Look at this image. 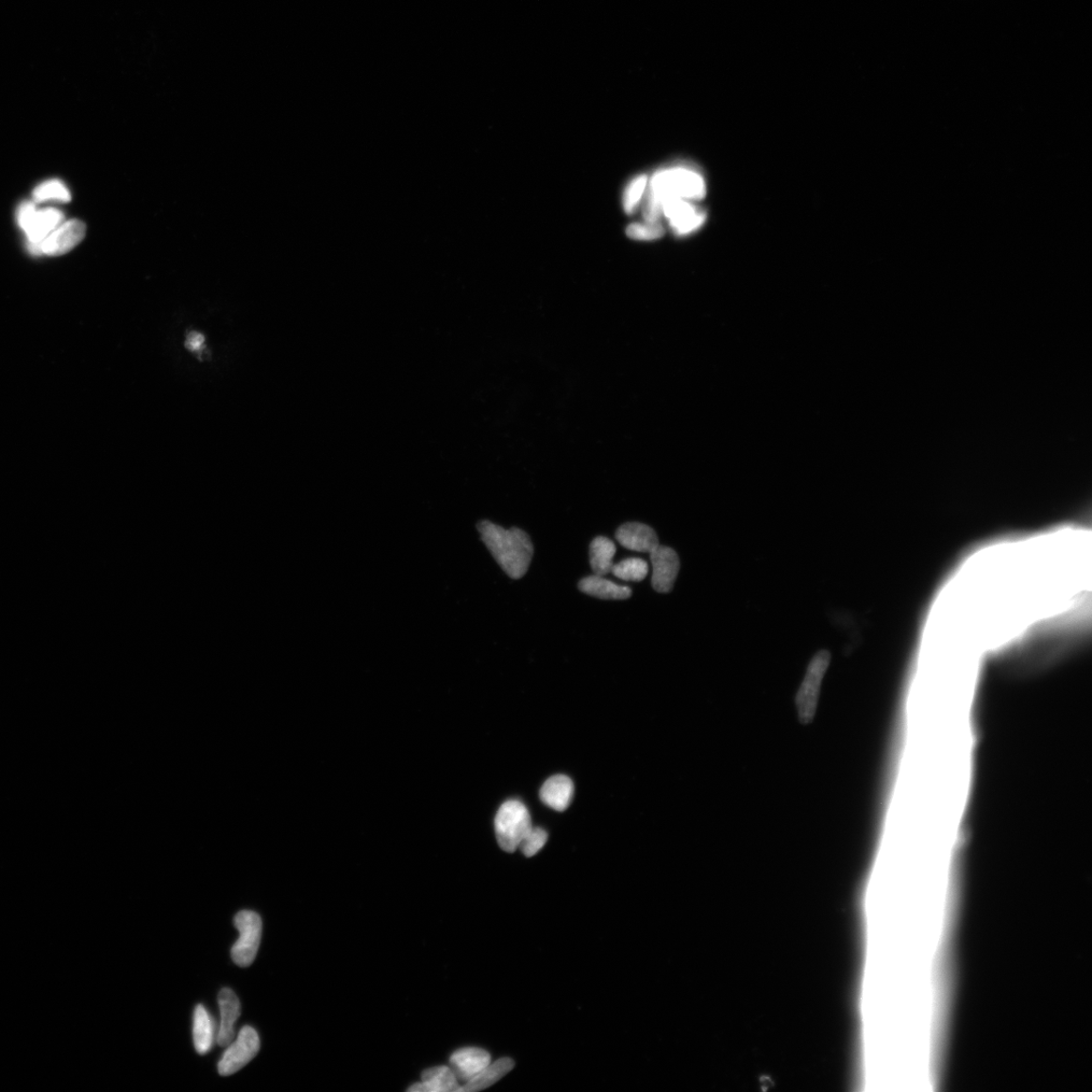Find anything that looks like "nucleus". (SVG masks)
Instances as JSON below:
<instances>
[{
	"instance_id": "nucleus-7",
	"label": "nucleus",
	"mask_w": 1092,
	"mask_h": 1092,
	"mask_svg": "<svg viewBox=\"0 0 1092 1092\" xmlns=\"http://www.w3.org/2000/svg\"><path fill=\"white\" fill-rule=\"evenodd\" d=\"M234 925L240 937L231 949V957L240 967H248L257 958L262 932V920L259 914L251 911L239 912Z\"/></svg>"
},
{
	"instance_id": "nucleus-9",
	"label": "nucleus",
	"mask_w": 1092,
	"mask_h": 1092,
	"mask_svg": "<svg viewBox=\"0 0 1092 1092\" xmlns=\"http://www.w3.org/2000/svg\"><path fill=\"white\" fill-rule=\"evenodd\" d=\"M662 214L677 236H687L697 232L706 220L705 211L697 203L680 198L664 201L662 205Z\"/></svg>"
},
{
	"instance_id": "nucleus-11",
	"label": "nucleus",
	"mask_w": 1092,
	"mask_h": 1092,
	"mask_svg": "<svg viewBox=\"0 0 1092 1092\" xmlns=\"http://www.w3.org/2000/svg\"><path fill=\"white\" fill-rule=\"evenodd\" d=\"M652 564L651 585L659 593L672 591L678 573L680 560L677 552L668 546H658L649 552Z\"/></svg>"
},
{
	"instance_id": "nucleus-17",
	"label": "nucleus",
	"mask_w": 1092,
	"mask_h": 1092,
	"mask_svg": "<svg viewBox=\"0 0 1092 1092\" xmlns=\"http://www.w3.org/2000/svg\"><path fill=\"white\" fill-rule=\"evenodd\" d=\"M579 589L593 597L603 600H626L632 591L628 586H619L602 576H590L580 580Z\"/></svg>"
},
{
	"instance_id": "nucleus-22",
	"label": "nucleus",
	"mask_w": 1092,
	"mask_h": 1092,
	"mask_svg": "<svg viewBox=\"0 0 1092 1092\" xmlns=\"http://www.w3.org/2000/svg\"><path fill=\"white\" fill-rule=\"evenodd\" d=\"M612 573L623 580L641 581L647 576L648 565L642 559L630 558L613 564Z\"/></svg>"
},
{
	"instance_id": "nucleus-19",
	"label": "nucleus",
	"mask_w": 1092,
	"mask_h": 1092,
	"mask_svg": "<svg viewBox=\"0 0 1092 1092\" xmlns=\"http://www.w3.org/2000/svg\"><path fill=\"white\" fill-rule=\"evenodd\" d=\"M616 546L604 536L596 537L590 546V563L595 575L606 576L613 571Z\"/></svg>"
},
{
	"instance_id": "nucleus-5",
	"label": "nucleus",
	"mask_w": 1092,
	"mask_h": 1092,
	"mask_svg": "<svg viewBox=\"0 0 1092 1092\" xmlns=\"http://www.w3.org/2000/svg\"><path fill=\"white\" fill-rule=\"evenodd\" d=\"M831 659V652L822 649L817 652L811 664H808L803 683L800 686L796 699L798 716L804 725L812 722L815 718L822 679H824L827 673Z\"/></svg>"
},
{
	"instance_id": "nucleus-26",
	"label": "nucleus",
	"mask_w": 1092,
	"mask_h": 1092,
	"mask_svg": "<svg viewBox=\"0 0 1092 1092\" xmlns=\"http://www.w3.org/2000/svg\"><path fill=\"white\" fill-rule=\"evenodd\" d=\"M186 346L193 352H201L205 346V336L200 332H191L187 336Z\"/></svg>"
},
{
	"instance_id": "nucleus-10",
	"label": "nucleus",
	"mask_w": 1092,
	"mask_h": 1092,
	"mask_svg": "<svg viewBox=\"0 0 1092 1092\" xmlns=\"http://www.w3.org/2000/svg\"><path fill=\"white\" fill-rule=\"evenodd\" d=\"M87 227L78 220L63 222L42 243L30 251L35 255L47 254L51 257L62 255L76 247L85 237Z\"/></svg>"
},
{
	"instance_id": "nucleus-1",
	"label": "nucleus",
	"mask_w": 1092,
	"mask_h": 1092,
	"mask_svg": "<svg viewBox=\"0 0 1092 1092\" xmlns=\"http://www.w3.org/2000/svg\"><path fill=\"white\" fill-rule=\"evenodd\" d=\"M1089 592L1090 535L1067 528L977 549L933 605L961 641L985 655L1083 622Z\"/></svg>"
},
{
	"instance_id": "nucleus-24",
	"label": "nucleus",
	"mask_w": 1092,
	"mask_h": 1092,
	"mask_svg": "<svg viewBox=\"0 0 1092 1092\" xmlns=\"http://www.w3.org/2000/svg\"><path fill=\"white\" fill-rule=\"evenodd\" d=\"M627 235L636 241H654L664 235L662 223H632L628 227Z\"/></svg>"
},
{
	"instance_id": "nucleus-23",
	"label": "nucleus",
	"mask_w": 1092,
	"mask_h": 1092,
	"mask_svg": "<svg viewBox=\"0 0 1092 1092\" xmlns=\"http://www.w3.org/2000/svg\"><path fill=\"white\" fill-rule=\"evenodd\" d=\"M34 200L38 203L46 201H71V194L65 184L59 179L48 180L40 184L33 193Z\"/></svg>"
},
{
	"instance_id": "nucleus-6",
	"label": "nucleus",
	"mask_w": 1092,
	"mask_h": 1092,
	"mask_svg": "<svg viewBox=\"0 0 1092 1092\" xmlns=\"http://www.w3.org/2000/svg\"><path fill=\"white\" fill-rule=\"evenodd\" d=\"M63 222V212L57 209L37 210L33 203L25 202L18 210V223L26 234L30 250L42 243Z\"/></svg>"
},
{
	"instance_id": "nucleus-16",
	"label": "nucleus",
	"mask_w": 1092,
	"mask_h": 1092,
	"mask_svg": "<svg viewBox=\"0 0 1092 1092\" xmlns=\"http://www.w3.org/2000/svg\"><path fill=\"white\" fill-rule=\"evenodd\" d=\"M461 1088L455 1073L449 1067H437L422 1073V1082L408 1088L411 1092H459Z\"/></svg>"
},
{
	"instance_id": "nucleus-14",
	"label": "nucleus",
	"mask_w": 1092,
	"mask_h": 1092,
	"mask_svg": "<svg viewBox=\"0 0 1092 1092\" xmlns=\"http://www.w3.org/2000/svg\"><path fill=\"white\" fill-rule=\"evenodd\" d=\"M218 1000L221 1011L218 1043L221 1047H228L235 1038V1024L241 1015V1004L230 988H223Z\"/></svg>"
},
{
	"instance_id": "nucleus-20",
	"label": "nucleus",
	"mask_w": 1092,
	"mask_h": 1092,
	"mask_svg": "<svg viewBox=\"0 0 1092 1092\" xmlns=\"http://www.w3.org/2000/svg\"><path fill=\"white\" fill-rule=\"evenodd\" d=\"M214 1027L203 1004H198L193 1014V1043L198 1054H207L212 1046Z\"/></svg>"
},
{
	"instance_id": "nucleus-3",
	"label": "nucleus",
	"mask_w": 1092,
	"mask_h": 1092,
	"mask_svg": "<svg viewBox=\"0 0 1092 1092\" xmlns=\"http://www.w3.org/2000/svg\"><path fill=\"white\" fill-rule=\"evenodd\" d=\"M478 530L493 558L510 578L519 580L528 573L534 549L527 532L515 528L504 529L490 521L479 522Z\"/></svg>"
},
{
	"instance_id": "nucleus-12",
	"label": "nucleus",
	"mask_w": 1092,
	"mask_h": 1092,
	"mask_svg": "<svg viewBox=\"0 0 1092 1092\" xmlns=\"http://www.w3.org/2000/svg\"><path fill=\"white\" fill-rule=\"evenodd\" d=\"M491 1055L484 1049L466 1047L450 1056V1069L459 1082L469 1083L491 1063Z\"/></svg>"
},
{
	"instance_id": "nucleus-4",
	"label": "nucleus",
	"mask_w": 1092,
	"mask_h": 1092,
	"mask_svg": "<svg viewBox=\"0 0 1092 1092\" xmlns=\"http://www.w3.org/2000/svg\"><path fill=\"white\" fill-rule=\"evenodd\" d=\"M531 829L532 821L528 807L516 799L503 803L495 818L498 844L507 853H514Z\"/></svg>"
},
{
	"instance_id": "nucleus-13",
	"label": "nucleus",
	"mask_w": 1092,
	"mask_h": 1092,
	"mask_svg": "<svg viewBox=\"0 0 1092 1092\" xmlns=\"http://www.w3.org/2000/svg\"><path fill=\"white\" fill-rule=\"evenodd\" d=\"M617 542L630 550L650 552L659 544V538L654 529L638 522L623 524L615 534Z\"/></svg>"
},
{
	"instance_id": "nucleus-8",
	"label": "nucleus",
	"mask_w": 1092,
	"mask_h": 1092,
	"mask_svg": "<svg viewBox=\"0 0 1092 1092\" xmlns=\"http://www.w3.org/2000/svg\"><path fill=\"white\" fill-rule=\"evenodd\" d=\"M260 1039L257 1031L246 1026L239 1032L235 1042H232L223 1054L218 1065V1071L222 1076H229L243 1069L259 1054Z\"/></svg>"
},
{
	"instance_id": "nucleus-15",
	"label": "nucleus",
	"mask_w": 1092,
	"mask_h": 1092,
	"mask_svg": "<svg viewBox=\"0 0 1092 1092\" xmlns=\"http://www.w3.org/2000/svg\"><path fill=\"white\" fill-rule=\"evenodd\" d=\"M574 792V783L569 777L556 775L546 780L543 785L541 799L551 810L564 812L573 800Z\"/></svg>"
},
{
	"instance_id": "nucleus-21",
	"label": "nucleus",
	"mask_w": 1092,
	"mask_h": 1092,
	"mask_svg": "<svg viewBox=\"0 0 1092 1092\" xmlns=\"http://www.w3.org/2000/svg\"><path fill=\"white\" fill-rule=\"evenodd\" d=\"M647 182L648 176L647 175L637 176L630 181L624 190L622 204L623 210L628 215H633L644 201Z\"/></svg>"
},
{
	"instance_id": "nucleus-18",
	"label": "nucleus",
	"mask_w": 1092,
	"mask_h": 1092,
	"mask_svg": "<svg viewBox=\"0 0 1092 1092\" xmlns=\"http://www.w3.org/2000/svg\"><path fill=\"white\" fill-rule=\"evenodd\" d=\"M514 1067L515 1062L512 1058H502L494 1063L491 1062L473 1080L461 1086L459 1092H475L486 1089L501 1081Z\"/></svg>"
},
{
	"instance_id": "nucleus-25",
	"label": "nucleus",
	"mask_w": 1092,
	"mask_h": 1092,
	"mask_svg": "<svg viewBox=\"0 0 1092 1092\" xmlns=\"http://www.w3.org/2000/svg\"><path fill=\"white\" fill-rule=\"evenodd\" d=\"M548 839L547 832L541 828H533L524 836L519 848L528 858L535 856L545 847Z\"/></svg>"
},
{
	"instance_id": "nucleus-2",
	"label": "nucleus",
	"mask_w": 1092,
	"mask_h": 1092,
	"mask_svg": "<svg viewBox=\"0 0 1092 1092\" xmlns=\"http://www.w3.org/2000/svg\"><path fill=\"white\" fill-rule=\"evenodd\" d=\"M705 194V179L697 169L686 165L659 169L648 177L643 201L644 219L649 223H662V205L664 201L680 198L698 203L703 200Z\"/></svg>"
}]
</instances>
